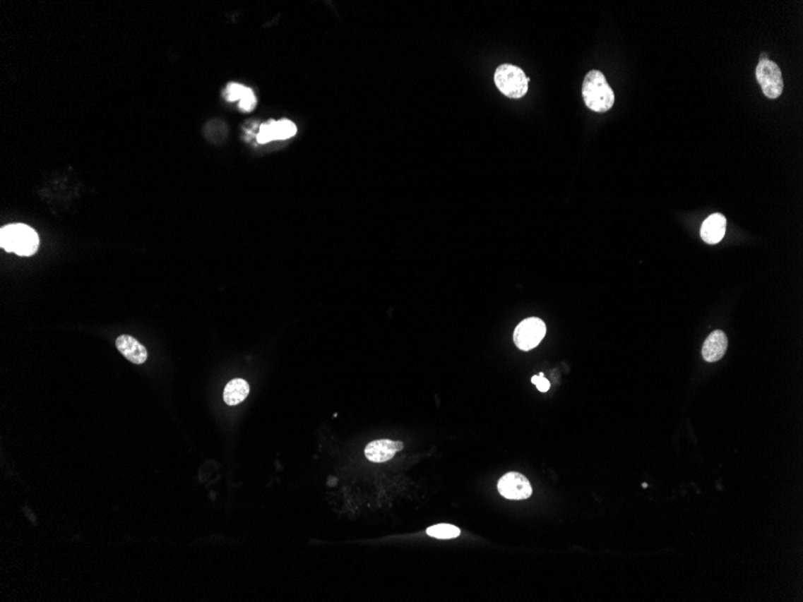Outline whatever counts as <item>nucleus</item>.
I'll return each instance as SVG.
<instances>
[{
    "mask_svg": "<svg viewBox=\"0 0 803 602\" xmlns=\"http://www.w3.org/2000/svg\"><path fill=\"white\" fill-rule=\"evenodd\" d=\"M402 449L403 444L400 441L383 439L369 443L364 449V454L373 463H385L392 459L395 453Z\"/></svg>",
    "mask_w": 803,
    "mask_h": 602,
    "instance_id": "nucleus-7",
    "label": "nucleus"
},
{
    "mask_svg": "<svg viewBox=\"0 0 803 602\" xmlns=\"http://www.w3.org/2000/svg\"><path fill=\"white\" fill-rule=\"evenodd\" d=\"M248 89L244 85H239V83H230L227 85L224 92V97H225L227 102H237L241 100L244 95H246Z\"/></svg>",
    "mask_w": 803,
    "mask_h": 602,
    "instance_id": "nucleus-15",
    "label": "nucleus"
},
{
    "mask_svg": "<svg viewBox=\"0 0 803 602\" xmlns=\"http://www.w3.org/2000/svg\"><path fill=\"white\" fill-rule=\"evenodd\" d=\"M582 97L585 106L597 114H605L614 107V90L606 81L604 73L597 70H592L585 77Z\"/></svg>",
    "mask_w": 803,
    "mask_h": 602,
    "instance_id": "nucleus-1",
    "label": "nucleus"
},
{
    "mask_svg": "<svg viewBox=\"0 0 803 602\" xmlns=\"http://www.w3.org/2000/svg\"><path fill=\"white\" fill-rule=\"evenodd\" d=\"M725 231H727V219L720 213H715L703 222L700 236L707 244H717L724 239Z\"/></svg>",
    "mask_w": 803,
    "mask_h": 602,
    "instance_id": "nucleus-8",
    "label": "nucleus"
},
{
    "mask_svg": "<svg viewBox=\"0 0 803 602\" xmlns=\"http://www.w3.org/2000/svg\"><path fill=\"white\" fill-rule=\"evenodd\" d=\"M755 73L765 97L775 100L782 95L784 89L783 76L780 68L775 61L770 59L760 61Z\"/></svg>",
    "mask_w": 803,
    "mask_h": 602,
    "instance_id": "nucleus-4",
    "label": "nucleus"
},
{
    "mask_svg": "<svg viewBox=\"0 0 803 602\" xmlns=\"http://www.w3.org/2000/svg\"><path fill=\"white\" fill-rule=\"evenodd\" d=\"M277 133H278V140H287L297 133V126L294 121L282 119L277 121Z\"/></svg>",
    "mask_w": 803,
    "mask_h": 602,
    "instance_id": "nucleus-14",
    "label": "nucleus"
},
{
    "mask_svg": "<svg viewBox=\"0 0 803 602\" xmlns=\"http://www.w3.org/2000/svg\"><path fill=\"white\" fill-rule=\"evenodd\" d=\"M765 59H768V54H767V53H763V54L760 56V61H765Z\"/></svg>",
    "mask_w": 803,
    "mask_h": 602,
    "instance_id": "nucleus-18",
    "label": "nucleus"
},
{
    "mask_svg": "<svg viewBox=\"0 0 803 602\" xmlns=\"http://www.w3.org/2000/svg\"><path fill=\"white\" fill-rule=\"evenodd\" d=\"M727 349V337L722 331L710 333L705 340L703 347V356L707 362H717L725 355Z\"/></svg>",
    "mask_w": 803,
    "mask_h": 602,
    "instance_id": "nucleus-10",
    "label": "nucleus"
},
{
    "mask_svg": "<svg viewBox=\"0 0 803 602\" xmlns=\"http://www.w3.org/2000/svg\"><path fill=\"white\" fill-rule=\"evenodd\" d=\"M532 383L537 386V390L540 392H547L549 390V381L546 379L544 373H540L539 375H535L532 378Z\"/></svg>",
    "mask_w": 803,
    "mask_h": 602,
    "instance_id": "nucleus-17",
    "label": "nucleus"
},
{
    "mask_svg": "<svg viewBox=\"0 0 803 602\" xmlns=\"http://www.w3.org/2000/svg\"><path fill=\"white\" fill-rule=\"evenodd\" d=\"M498 490L508 500H523L533 493L527 477L518 473H508L501 477L498 482Z\"/></svg>",
    "mask_w": 803,
    "mask_h": 602,
    "instance_id": "nucleus-6",
    "label": "nucleus"
},
{
    "mask_svg": "<svg viewBox=\"0 0 803 602\" xmlns=\"http://www.w3.org/2000/svg\"><path fill=\"white\" fill-rule=\"evenodd\" d=\"M546 335V325L537 318H529L522 321L513 333V342L518 349L528 351L537 348Z\"/></svg>",
    "mask_w": 803,
    "mask_h": 602,
    "instance_id": "nucleus-5",
    "label": "nucleus"
},
{
    "mask_svg": "<svg viewBox=\"0 0 803 602\" xmlns=\"http://www.w3.org/2000/svg\"><path fill=\"white\" fill-rule=\"evenodd\" d=\"M249 395V385L243 379H234L226 385L224 400L227 405H237Z\"/></svg>",
    "mask_w": 803,
    "mask_h": 602,
    "instance_id": "nucleus-11",
    "label": "nucleus"
},
{
    "mask_svg": "<svg viewBox=\"0 0 803 602\" xmlns=\"http://www.w3.org/2000/svg\"><path fill=\"white\" fill-rule=\"evenodd\" d=\"M258 143L265 145V143H270L272 141H277L278 140V133H277V121L270 119L265 124L260 126L258 130V136H256Z\"/></svg>",
    "mask_w": 803,
    "mask_h": 602,
    "instance_id": "nucleus-13",
    "label": "nucleus"
},
{
    "mask_svg": "<svg viewBox=\"0 0 803 602\" xmlns=\"http://www.w3.org/2000/svg\"><path fill=\"white\" fill-rule=\"evenodd\" d=\"M427 534L432 538L448 540V538L460 536V530L457 526H451V524H436V526L428 528Z\"/></svg>",
    "mask_w": 803,
    "mask_h": 602,
    "instance_id": "nucleus-12",
    "label": "nucleus"
},
{
    "mask_svg": "<svg viewBox=\"0 0 803 602\" xmlns=\"http://www.w3.org/2000/svg\"><path fill=\"white\" fill-rule=\"evenodd\" d=\"M256 102H258V100H256L254 92L249 88L246 95L239 100V109L244 111V112H251V111L255 109Z\"/></svg>",
    "mask_w": 803,
    "mask_h": 602,
    "instance_id": "nucleus-16",
    "label": "nucleus"
},
{
    "mask_svg": "<svg viewBox=\"0 0 803 602\" xmlns=\"http://www.w3.org/2000/svg\"><path fill=\"white\" fill-rule=\"evenodd\" d=\"M116 347L121 352V355L126 357V360L133 362V364L145 363L148 354H147V349L142 345L138 339H135L131 336H119L116 340Z\"/></svg>",
    "mask_w": 803,
    "mask_h": 602,
    "instance_id": "nucleus-9",
    "label": "nucleus"
},
{
    "mask_svg": "<svg viewBox=\"0 0 803 602\" xmlns=\"http://www.w3.org/2000/svg\"><path fill=\"white\" fill-rule=\"evenodd\" d=\"M529 77L523 70L511 64L498 66L494 73V83L498 90L510 99H521L528 92Z\"/></svg>",
    "mask_w": 803,
    "mask_h": 602,
    "instance_id": "nucleus-3",
    "label": "nucleus"
},
{
    "mask_svg": "<svg viewBox=\"0 0 803 602\" xmlns=\"http://www.w3.org/2000/svg\"><path fill=\"white\" fill-rule=\"evenodd\" d=\"M37 231L25 224H11L0 230V247L20 256H32L39 249Z\"/></svg>",
    "mask_w": 803,
    "mask_h": 602,
    "instance_id": "nucleus-2",
    "label": "nucleus"
}]
</instances>
